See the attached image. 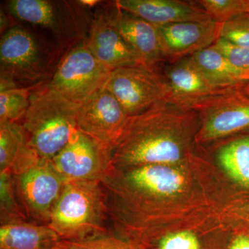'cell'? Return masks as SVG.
<instances>
[{
    "label": "cell",
    "mask_w": 249,
    "mask_h": 249,
    "mask_svg": "<svg viewBox=\"0 0 249 249\" xmlns=\"http://www.w3.org/2000/svg\"><path fill=\"white\" fill-rule=\"evenodd\" d=\"M60 239L47 224L29 219L1 224L0 249H54Z\"/></svg>",
    "instance_id": "18"
},
{
    "label": "cell",
    "mask_w": 249,
    "mask_h": 249,
    "mask_svg": "<svg viewBox=\"0 0 249 249\" xmlns=\"http://www.w3.org/2000/svg\"><path fill=\"white\" fill-rule=\"evenodd\" d=\"M111 22L147 66L157 69L165 60L158 27L119 9L114 1L103 5Z\"/></svg>",
    "instance_id": "14"
},
{
    "label": "cell",
    "mask_w": 249,
    "mask_h": 249,
    "mask_svg": "<svg viewBox=\"0 0 249 249\" xmlns=\"http://www.w3.org/2000/svg\"><path fill=\"white\" fill-rule=\"evenodd\" d=\"M40 159L29 145L22 124L18 122L0 123V171L18 175Z\"/></svg>",
    "instance_id": "17"
},
{
    "label": "cell",
    "mask_w": 249,
    "mask_h": 249,
    "mask_svg": "<svg viewBox=\"0 0 249 249\" xmlns=\"http://www.w3.org/2000/svg\"><path fill=\"white\" fill-rule=\"evenodd\" d=\"M14 179L18 199L28 219L48 224L52 210L67 182L52 160L40 159L29 169L14 175Z\"/></svg>",
    "instance_id": "9"
},
{
    "label": "cell",
    "mask_w": 249,
    "mask_h": 249,
    "mask_svg": "<svg viewBox=\"0 0 249 249\" xmlns=\"http://www.w3.org/2000/svg\"><path fill=\"white\" fill-rule=\"evenodd\" d=\"M54 249H141L127 239L108 233L81 241L60 240Z\"/></svg>",
    "instance_id": "24"
},
{
    "label": "cell",
    "mask_w": 249,
    "mask_h": 249,
    "mask_svg": "<svg viewBox=\"0 0 249 249\" xmlns=\"http://www.w3.org/2000/svg\"><path fill=\"white\" fill-rule=\"evenodd\" d=\"M229 249H249V235L239 234L232 239Z\"/></svg>",
    "instance_id": "28"
},
{
    "label": "cell",
    "mask_w": 249,
    "mask_h": 249,
    "mask_svg": "<svg viewBox=\"0 0 249 249\" xmlns=\"http://www.w3.org/2000/svg\"><path fill=\"white\" fill-rule=\"evenodd\" d=\"M219 37L249 49V13H244L220 24Z\"/></svg>",
    "instance_id": "26"
},
{
    "label": "cell",
    "mask_w": 249,
    "mask_h": 249,
    "mask_svg": "<svg viewBox=\"0 0 249 249\" xmlns=\"http://www.w3.org/2000/svg\"><path fill=\"white\" fill-rule=\"evenodd\" d=\"M65 52L30 27L11 26L0 40V79L38 88L48 83Z\"/></svg>",
    "instance_id": "2"
},
{
    "label": "cell",
    "mask_w": 249,
    "mask_h": 249,
    "mask_svg": "<svg viewBox=\"0 0 249 249\" xmlns=\"http://www.w3.org/2000/svg\"><path fill=\"white\" fill-rule=\"evenodd\" d=\"M242 80L249 81V70L244 74L243 77H242Z\"/></svg>",
    "instance_id": "29"
},
{
    "label": "cell",
    "mask_w": 249,
    "mask_h": 249,
    "mask_svg": "<svg viewBox=\"0 0 249 249\" xmlns=\"http://www.w3.org/2000/svg\"><path fill=\"white\" fill-rule=\"evenodd\" d=\"M217 159L221 167L235 182L249 189V137L223 147Z\"/></svg>",
    "instance_id": "20"
},
{
    "label": "cell",
    "mask_w": 249,
    "mask_h": 249,
    "mask_svg": "<svg viewBox=\"0 0 249 249\" xmlns=\"http://www.w3.org/2000/svg\"><path fill=\"white\" fill-rule=\"evenodd\" d=\"M112 148L77 129L66 146L52 160L67 181H103L113 169Z\"/></svg>",
    "instance_id": "10"
},
{
    "label": "cell",
    "mask_w": 249,
    "mask_h": 249,
    "mask_svg": "<svg viewBox=\"0 0 249 249\" xmlns=\"http://www.w3.org/2000/svg\"><path fill=\"white\" fill-rule=\"evenodd\" d=\"M78 105L47 83L33 90L30 103L19 121L29 145L41 159L52 160L77 130Z\"/></svg>",
    "instance_id": "4"
},
{
    "label": "cell",
    "mask_w": 249,
    "mask_h": 249,
    "mask_svg": "<svg viewBox=\"0 0 249 249\" xmlns=\"http://www.w3.org/2000/svg\"><path fill=\"white\" fill-rule=\"evenodd\" d=\"M213 46L237 70L244 73L249 70V49L235 45L221 37Z\"/></svg>",
    "instance_id": "27"
},
{
    "label": "cell",
    "mask_w": 249,
    "mask_h": 249,
    "mask_svg": "<svg viewBox=\"0 0 249 249\" xmlns=\"http://www.w3.org/2000/svg\"><path fill=\"white\" fill-rule=\"evenodd\" d=\"M128 118L115 96L103 88L78 105L77 129L113 150Z\"/></svg>",
    "instance_id": "11"
},
{
    "label": "cell",
    "mask_w": 249,
    "mask_h": 249,
    "mask_svg": "<svg viewBox=\"0 0 249 249\" xmlns=\"http://www.w3.org/2000/svg\"><path fill=\"white\" fill-rule=\"evenodd\" d=\"M28 219L18 199L14 175L0 171V222L1 224Z\"/></svg>",
    "instance_id": "22"
},
{
    "label": "cell",
    "mask_w": 249,
    "mask_h": 249,
    "mask_svg": "<svg viewBox=\"0 0 249 249\" xmlns=\"http://www.w3.org/2000/svg\"><path fill=\"white\" fill-rule=\"evenodd\" d=\"M6 9L18 24L37 31L65 52L87 40L93 17L80 1L10 0Z\"/></svg>",
    "instance_id": "5"
},
{
    "label": "cell",
    "mask_w": 249,
    "mask_h": 249,
    "mask_svg": "<svg viewBox=\"0 0 249 249\" xmlns=\"http://www.w3.org/2000/svg\"><path fill=\"white\" fill-rule=\"evenodd\" d=\"M158 27L165 59L174 62L211 47L219 37L220 24L206 22L175 23Z\"/></svg>",
    "instance_id": "13"
},
{
    "label": "cell",
    "mask_w": 249,
    "mask_h": 249,
    "mask_svg": "<svg viewBox=\"0 0 249 249\" xmlns=\"http://www.w3.org/2000/svg\"><path fill=\"white\" fill-rule=\"evenodd\" d=\"M116 6L156 27L175 23L212 20L196 3L180 0H117Z\"/></svg>",
    "instance_id": "15"
},
{
    "label": "cell",
    "mask_w": 249,
    "mask_h": 249,
    "mask_svg": "<svg viewBox=\"0 0 249 249\" xmlns=\"http://www.w3.org/2000/svg\"><path fill=\"white\" fill-rule=\"evenodd\" d=\"M105 88L115 96L129 117L142 114L169 97L163 75L144 65L113 70Z\"/></svg>",
    "instance_id": "8"
},
{
    "label": "cell",
    "mask_w": 249,
    "mask_h": 249,
    "mask_svg": "<svg viewBox=\"0 0 249 249\" xmlns=\"http://www.w3.org/2000/svg\"><path fill=\"white\" fill-rule=\"evenodd\" d=\"M188 108L204 115L198 134L200 142L215 140L249 129V81L244 80Z\"/></svg>",
    "instance_id": "7"
},
{
    "label": "cell",
    "mask_w": 249,
    "mask_h": 249,
    "mask_svg": "<svg viewBox=\"0 0 249 249\" xmlns=\"http://www.w3.org/2000/svg\"><path fill=\"white\" fill-rule=\"evenodd\" d=\"M163 77L169 89L168 101L185 107L230 88H217L213 84L189 57L167 67Z\"/></svg>",
    "instance_id": "16"
},
{
    "label": "cell",
    "mask_w": 249,
    "mask_h": 249,
    "mask_svg": "<svg viewBox=\"0 0 249 249\" xmlns=\"http://www.w3.org/2000/svg\"><path fill=\"white\" fill-rule=\"evenodd\" d=\"M86 40L94 56L109 70L145 65L119 31L113 25L104 6H98Z\"/></svg>",
    "instance_id": "12"
},
{
    "label": "cell",
    "mask_w": 249,
    "mask_h": 249,
    "mask_svg": "<svg viewBox=\"0 0 249 249\" xmlns=\"http://www.w3.org/2000/svg\"><path fill=\"white\" fill-rule=\"evenodd\" d=\"M47 225L60 240H89L109 233L106 194L101 181H67Z\"/></svg>",
    "instance_id": "3"
},
{
    "label": "cell",
    "mask_w": 249,
    "mask_h": 249,
    "mask_svg": "<svg viewBox=\"0 0 249 249\" xmlns=\"http://www.w3.org/2000/svg\"><path fill=\"white\" fill-rule=\"evenodd\" d=\"M198 4L218 24L244 13H249V0H200Z\"/></svg>",
    "instance_id": "25"
},
{
    "label": "cell",
    "mask_w": 249,
    "mask_h": 249,
    "mask_svg": "<svg viewBox=\"0 0 249 249\" xmlns=\"http://www.w3.org/2000/svg\"><path fill=\"white\" fill-rule=\"evenodd\" d=\"M197 112L165 101L130 116L113 147L114 168L176 164L191 140Z\"/></svg>",
    "instance_id": "1"
},
{
    "label": "cell",
    "mask_w": 249,
    "mask_h": 249,
    "mask_svg": "<svg viewBox=\"0 0 249 249\" xmlns=\"http://www.w3.org/2000/svg\"><path fill=\"white\" fill-rule=\"evenodd\" d=\"M189 58L203 74L217 88H229L244 81V72L232 66L213 45Z\"/></svg>",
    "instance_id": "19"
},
{
    "label": "cell",
    "mask_w": 249,
    "mask_h": 249,
    "mask_svg": "<svg viewBox=\"0 0 249 249\" xmlns=\"http://www.w3.org/2000/svg\"><path fill=\"white\" fill-rule=\"evenodd\" d=\"M132 242L141 249H202L197 235L188 230L168 232L155 240L142 237Z\"/></svg>",
    "instance_id": "23"
},
{
    "label": "cell",
    "mask_w": 249,
    "mask_h": 249,
    "mask_svg": "<svg viewBox=\"0 0 249 249\" xmlns=\"http://www.w3.org/2000/svg\"><path fill=\"white\" fill-rule=\"evenodd\" d=\"M111 72L91 53L85 40L64 53L47 84L79 105L105 88Z\"/></svg>",
    "instance_id": "6"
},
{
    "label": "cell",
    "mask_w": 249,
    "mask_h": 249,
    "mask_svg": "<svg viewBox=\"0 0 249 249\" xmlns=\"http://www.w3.org/2000/svg\"><path fill=\"white\" fill-rule=\"evenodd\" d=\"M0 80V123H19L29 107L31 93L36 88Z\"/></svg>",
    "instance_id": "21"
}]
</instances>
